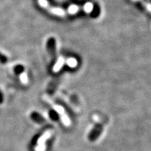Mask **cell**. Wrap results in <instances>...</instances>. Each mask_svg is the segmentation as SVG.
<instances>
[{"label":"cell","instance_id":"6da1fadb","mask_svg":"<svg viewBox=\"0 0 151 151\" xmlns=\"http://www.w3.org/2000/svg\"><path fill=\"white\" fill-rule=\"evenodd\" d=\"M37 1L41 8L47 11V12L53 15V16L65 17L68 15V11L67 9H65L62 7L60 6H55L54 5L50 4L48 0H37Z\"/></svg>","mask_w":151,"mask_h":151},{"label":"cell","instance_id":"7a4b0ae2","mask_svg":"<svg viewBox=\"0 0 151 151\" xmlns=\"http://www.w3.org/2000/svg\"><path fill=\"white\" fill-rule=\"evenodd\" d=\"M104 127V124L101 123V122H99L97 123L94 126L91 131L89 132L88 136V140L91 142H94L101 136L102 134Z\"/></svg>","mask_w":151,"mask_h":151},{"label":"cell","instance_id":"3957f363","mask_svg":"<svg viewBox=\"0 0 151 151\" xmlns=\"http://www.w3.org/2000/svg\"><path fill=\"white\" fill-rule=\"evenodd\" d=\"M56 39L54 37H49L46 41V50L50 57L53 58L56 53Z\"/></svg>","mask_w":151,"mask_h":151},{"label":"cell","instance_id":"277c9868","mask_svg":"<svg viewBox=\"0 0 151 151\" xmlns=\"http://www.w3.org/2000/svg\"><path fill=\"white\" fill-rule=\"evenodd\" d=\"M66 60L65 58L63 57H60V58H58L55 63L54 64L53 67H52V71L54 73H58V71L61 70V69L63 67V66L65 65Z\"/></svg>","mask_w":151,"mask_h":151},{"label":"cell","instance_id":"5b68a950","mask_svg":"<svg viewBox=\"0 0 151 151\" xmlns=\"http://www.w3.org/2000/svg\"><path fill=\"white\" fill-rule=\"evenodd\" d=\"M31 118L32 119L33 121L37 122V123H41V122L45 121L44 118L41 114H39V113L36 112V111H34V112L32 113Z\"/></svg>","mask_w":151,"mask_h":151},{"label":"cell","instance_id":"8992f818","mask_svg":"<svg viewBox=\"0 0 151 151\" xmlns=\"http://www.w3.org/2000/svg\"><path fill=\"white\" fill-rule=\"evenodd\" d=\"M81 7L78 6L77 5H71L68 8L67 10L68 11V14H76L77 13L79 12V11L81 10Z\"/></svg>","mask_w":151,"mask_h":151},{"label":"cell","instance_id":"52a82bcc","mask_svg":"<svg viewBox=\"0 0 151 151\" xmlns=\"http://www.w3.org/2000/svg\"><path fill=\"white\" fill-rule=\"evenodd\" d=\"M19 77H20V81H21V82L23 84H27L28 83V76H27V73L25 71H22L21 73L19 74Z\"/></svg>","mask_w":151,"mask_h":151},{"label":"cell","instance_id":"ba28073f","mask_svg":"<svg viewBox=\"0 0 151 151\" xmlns=\"http://www.w3.org/2000/svg\"><path fill=\"white\" fill-rule=\"evenodd\" d=\"M65 63H67V65L71 68L75 67L76 66H77V65H78L77 60H76L75 58H69V59H68L67 61L65 62Z\"/></svg>","mask_w":151,"mask_h":151},{"label":"cell","instance_id":"9c48e42d","mask_svg":"<svg viewBox=\"0 0 151 151\" xmlns=\"http://www.w3.org/2000/svg\"><path fill=\"white\" fill-rule=\"evenodd\" d=\"M9 58H7V56L2 53L1 52H0V64H1V65H6V64H7Z\"/></svg>","mask_w":151,"mask_h":151},{"label":"cell","instance_id":"30bf717a","mask_svg":"<svg viewBox=\"0 0 151 151\" xmlns=\"http://www.w3.org/2000/svg\"><path fill=\"white\" fill-rule=\"evenodd\" d=\"M14 70V72L16 73V74L19 75L20 73L22 72V71H23L24 69L23 66L21 65H18L15 66Z\"/></svg>","mask_w":151,"mask_h":151},{"label":"cell","instance_id":"8fae6325","mask_svg":"<svg viewBox=\"0 0 151 151\" xmlns=\"http://www.w3.org/2000/svg\"><path fill=\"white\" fill-rule=\"evenodd\" d=\"M3 101H4V94H3V92H1V90H0V104H2Z\"/></svg>","mask_w":151,"mask_h":151},{"label":"cell","instance_id":"7c38bea8","mask_svg":"<svg viewBox=\"0 0 151 151\" xmlns=\"http://www.w3.org/2000/svg\"><path fill=\"white\" fill-rule=\"evenodd\" d=\"M132 1H139V2H140V1H142V0H132Z\"/></svg>","mask_w":151,"mask_h":151}]
</instances>
